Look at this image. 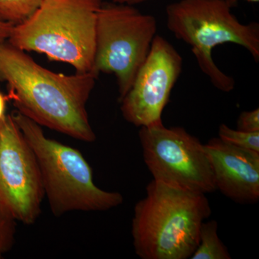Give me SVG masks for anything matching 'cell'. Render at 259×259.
<instances>
[{
    "label": "cell",
    "instance_id": "obj_19",
    "mask_svg": "<svg viewBox=\"0 0 259 259\" xmlns=\"http://www.w3.org/2000/svg\"><path fill=\"white\" fill-rule=\"evenodd\" d=\"M238 1H239V0H226L227 4L229 5L230 8H231L236 7ZM245 1L250 3H258L259 0H245Z\"/></svg>",
    "mask_w": 259,
    "mask_h": 259
},
{
    "label": "cell",
    "instance_id": "obj_7",
    "mask_svg": "<svg viewBox=\"0 0 259 259\" xmlns=\"http://www.w3.org/2000/svg\"><path fill=\"white\" fill-rule=\"evenodd\" d=\"M139 136L153 180L204 194L216 190L204 145L185 128L166 127L161 122L141 127Z\"/></svg>",
    "mask_w": 259,
    "mask_h": 259
},
{
    "label": "cell",
    "instance_id": "obj_17",
    "mask_svg": "<svg viewBox=\"0 0 259 259\" xmlns=\"http://www.w3.org/2000/svg\"><path fill=\"white\" fill-rule=\"evenodd\" d=\"M8 100V97L5 96L0 92V120L6 115H5V110H6V102Z\"/></svg>",
    "mask_w": 259,
    "mask_h": 259
},
{
    "label": "cell",
    "instance_id": "obj_6",
    "mask_svg": "<svg viewBox=\"0 0 259 259\" xmlns=\"http://www.w3.org/2000/svg\"><path fill=\"white\" fill-rule=\"evenodd\" d=\"M156 31V18L134 5L103 2L99 10L93 72L115 75L119 101L146 61Z\"/></svg>",
    "mask_w": 259,
    "mask_h": 259
},
{
    "label": "cell",
    "instance_id": "obj_9",
    "mask_svg": "<svg viewBox=\"0 0 259 259\" xmlns=\"http://www.w3.org/2000/svg\"><path fill=\"white\" fill-rule=\"evenodd\" d=\"M183 59L166 38L156 35L151 50L125 96L120 100L122 117L137 127L162 122V112L180 77Z\"/></svg>",
    "mask_w": 259,
    "mask_h": 259
},
{
    "label": "cell",
    "instance_id": "obj_12",
    "mask_svg": "<svg viewBox=\"0 0 259 259\" xmlns=\"http://www.w3.org/2000/svg\"><path fill=\"white\" fill-rule=\"evenodd\" d=\"M44 0H0V20L18 25L26 20Z\"/></svg>",
    "mask_w": 259,
    "mask_h": 259
},
{
    "label": "cell",
    "instance_id": "obj_4",
    "mask_svg": "<svg viewBox=\"0 0 259 259\" xmlns=\"http://www.w3.org/2000/svg\"><path fill=\"white\" fill-rule=\"evenodd\" d=\"M38 163L45 197L51 212H102L118 207L123 196L95 185L93 169L76 148L49 139L41 126L15 111L11 114Z\"/></svg>",
    "mask_w": 259,
    "mask_h": 259
},
{
    "label": "cell",
    "instance_id": "obj_15",
    "mask_svg": "<svg viewBox=\"0 0 259 259\" xmlns=\"http://www.w3.org/2000/svg\"><path fill=\"white\" fill-rule=\"evenodd\" d=\"M237 129L245 132H259L258 108L242 112L237 122Z\"/></svg>",
    "mask_w": 259,
    "mask_h": 259
},
{
    "label": "cell",
    "instance_id": "obj_14",
    "mask_svg": "<svg viewBox=\"0 0 259 259\" xmlns=\"http://www.w3.org/2000/svg\"><path fill=\"white\" fill-rule=\"evenodd\" d=\"M16 222V220L0 202V259L14 245Z\"/></svg>",
    "mask_w": 259,
    "mask_h": 259
},
{
    "label": "cell",
    "instance_id": "obj_18",
    "mask_svg": "<svg viewBox=\"0 0 259 259\" xmlns=\"http://www.w3.org/2000/svg\"><path fill=\"white\" fill-rule=\"evenodd\" d=\"M148 0H113L114 3H121V4H127L135 5L144 3Z\"/></svg>",
    "mask_w": 259,
    "mask_h": 259
},
{
    "label": "cell",
    "instance_id": "obj_11",
    "mask_svg": "<svg viewBox=\"0 0 259 259\" xmlns=\"http://www.w3.org/2000/svg\"><path fill=\"white\" fill-rule=\"evenodd\" d=\"M216 221L202 223L199 232V242L192 259H231L228 248L223 244L218 234Z\"/></svg>",
    "mask_w": 259,
    "mask_h": 259
},
{
    "label": "cell",
    "instance_id": "obj_16",
    "mask_svg": "<svg viewBox=\"0 0 259 259\" xmlns=\"http://www.w3.org/2000/svg\"><path fill=\"white\" fill-rule=\"evenodd\" d=\"M13 26V24L0 20V45L8 41Z\"/></svg>",
    "mask_w": 259,
    "mask_h": 259
},
{
    "label": "cell",
    "instance_id": "obj_10",
    "mask_svg": "<svg viewBox=\"0 0 259 259\" xmlns=\"http://www.w3.org/2000/svg\"><path fill=\"white\" fill-rule=\"evenodd\" d=\"M212 166L216 190L237 203L259 199V153L214 138L204 144Z\"/></svg>",
    "mask_w": 259,
    "mask_h": 259
},
{
    "label": "cell",
    "instance_id": "obj_8",
    "mask_svg": "<svg viewBox=\"0 0 259 259\" xmlns=\"http://www.w3.org/2000/svg\"><path fill=\"white\" fill-rule=\"evenodd\" d=\"M45 198L33 150L12 115L0 120V202L16 221L36 222Z\"/></svg>",
    "mask_w": 259,
    "mask_h": 259
},
{
    "label": "cell",
    "instance_id": "obj_13",
    "mask_svg": "<svg viewBox=\"0 0 259 259\" xmlns=\"http://www.w3.org/2000/svg\"><path fill=\"white\" fill-rule=\"evenodd\" d=\"M218 135V138L228 144L259 153V132H245L238 129H232L225 124H221Z\"/></svg>",
    "mask_w": 259,
    "mask_h": 259
},
{
    "label": "cell",
    "instance_id": "obj_2",
    "mask_svg": "<svg viewBox=\"0 0 259 259\" xmlns=\"http://www.w3.org/2000/svg\"><path fill=\"white\" fill-rule=\"evenodd\" d=\"M211 212L205 194L151 181L135 206L131 232L136 254L142 259L190 258Z\"/></svg>",
    "mask_w": 259,
    "mask_h": 259
},
{
    "label": "cell",
    "instance_id": "obj_5",
    "mask_svg": "<svg viewBox=\"0 0 259 259\" xmlns=\"http://www.w3.org/2000/svg\"><path fill=\"white\" fill-rule=\"evenodd\" d=\"M166 17L169 31L190 46L199 68L221 91L229 93L236 82L213 61L214 48L237 44L259 60V24L241 23L226 0H181L167 6Z\"/></svg>",
    "mask_w": 259,
    "mask_h": 259
},
{
    "label": "cell",
    "instance_id": "obj_1",
    "mask_svg": "<svg viewBox=\"0 0 259 259\" xmlns=\"http://www.w3.org/2000/svg\"><path fill=\"white\" fill-rule=\"evenodd\" d=\"M97 77L94 72H54L10 42L0 45V81L8 85V100L17 112L83 142L96 140L86 105Z\"/></svg>",
    "mask_w": 259,
    "mask_h": 259
},
{
    "label": "cell",
    "instance_id": "obj_3",
    "mask_svg": "<svg viewBox=\"0 0 259 259\" xmlns=\"http://www.w3.org/2000/svg\"><path fill=\"white\" fill-rule=\"evenodd\" d=\"M103 0H44L36 11L14 25L8 42L93 72L97 14Z\"/></svg>",
    "mask_w": 259,
    "mask_h": 259
}]
</instances>
